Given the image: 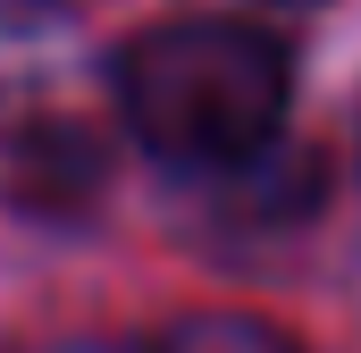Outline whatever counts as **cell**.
<instances>
[{
	"label": "cell",
	"mask_w": 361,
	"mask_h": 353,
	"mask_svg": "<svg viewBox=\"0 0 361 353\" xmlns=\"http://www.w3.org/2000/svg\"><path fill=\"white\" fill-rule=\"evenodd\" d=\"M118 101L126 126L185 169H235L261 160L286 118V51L261 25L235 17H185L152 25L118 59Z\"/></svg>",
	"instance_id": "cell-1"
},
{
	"label": "cell",
	"mask_w": 361,
	"mask_h": 353,
	"mask_svg": "<svg viewBox=\"0 0 361 353\" xmlns=\"http://www.w3.org/2000/svg\"><path fill=\"white\" fill-rule=\"evenodd\" d=\"M0 176L34 210H76V202L101 193L109 152H101V135H92L85 118H17L0 135Z\"/></svg>",
	"instance_id": "cell-2"
},
{
	"label": "cell",
	"mask_w": 361,
	"mask_h": 353,
	"mask_svg": "<svg viewBox=\"0 0 361 353\" xmlns=\"http://www.w3.org/2000/svg\"><path fill=\"white\" fill-rule=\"evenodd\" d=\"M135 353H302V345L286 328H269V320H244V311H193V320L160 328Z\"/></svg>",
	"instance_id": "cell-3"
},
{
	"label": "cell",
	"mask_w": 361,
	"mask_h": 353,
	"mask_svg": "<svg viewBox=\"0 0 361 353\" xmlns=\"http://www.w3.org/2000/svg\"><path fill=\"white\" fill-rule=\"evenodd\" d=\"M34 353H135V345H34Z\"/></svg>",
	"instance_id": "cell-4"
}]
</instances>
